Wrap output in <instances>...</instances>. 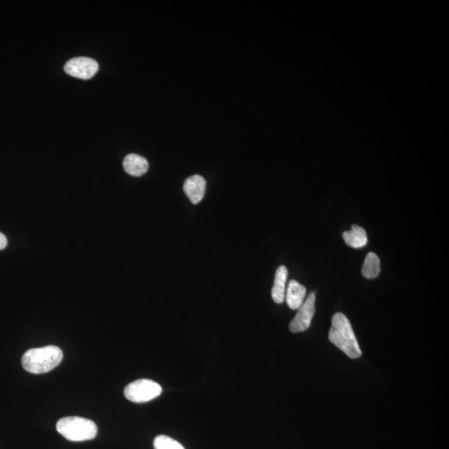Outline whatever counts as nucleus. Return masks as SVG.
I'll return each instance as SVG.
<instances>
[{
  "mask_svg": "<svg viewBox=\"0 0 449 449\" xmlns=\"http://www.w3.org/2000/svg\"><path fill=\"white\" fill-rule=\"evenodd\" d=\"M306 289L302 284L291 280L286 291V302L291 310H298L306 298Z\"/></svg>",
  "mask_w": 449,
  "mask_h": 449,
  "instance_id": "8",
  "label": "nucleus"
},
{
  "mask_svg": "<svg viewBox=\"0 0 449 449\" xmlns=\"http://www.w3.org/2000/svg\"><path fill=\"white\" fill-rule=\"evenodd\" d=\"M207 182L202 176L194 175L184 182L183 190L191 203L198 204L205 196Z\"/></svg>",
  "mask_w": 449,
  "mask_h": 449,
  "instance_id": "7",
  "label": "nucleus"
},
{
  "mask_svg": "<svg viewBox=\"0 0 449 449\" xmlns=\"http://www.w3.org/2000/svg\"><path fill=\"white\" fill-rule=\"evenodd\" d=\"M56 428L64 438L73 442L94 439L98 434V427L94 421L81 417H65L59 419Z\"/></svg>",
  "mask_w": 449,
  "mask_h": 449,
  "instance_id": "3",
  "label": "nucleus"
},
{
  "mask_svg": "<svg viewBox=\"0 0 449 449\" xmlns=\"http://www.w3.org/2000/svg\"><path fill=\"white\" fill-rule=\"evenodd\" d=\"M124 170L134 176H141L146 174L149 167L147 160L138 154H129L123 160Z\"/></svg>",
  "mask_w": 449,
  "mask_h": 449,
  "instance_id": "9",
  "label": "nucleus"
},
{
  "mask_svg": "<svg viewBox=\"0 0 449 449\" xmlns=\"http://www.w3.org/2000/svg\"><path fill=\"white\" fill-rule=\"evenodd\" d=\"M98 70V63L94 59L86 57L72 59L64 66V71L72 77L88 80Z\"/></svg>",
  "mask_w": 449,
  "mask_h": 449,
  "instance_id": "5",
  "label": "nucleus"
},
{
  "mask_svg": "<svg viewBox=\"0 0 449 449\" xmlns=\"http://www.w3.org/2000/svg\"><path fill=\"white\" fill-rule=\"evenodd\" d=\"M343 238L348 247L359 249L368 243L366 231L362 227L353 224L351 231H344Z\"/></svg>",
  "mask_w": 449,
  "mask_h": 449,
  "instance_id": "11",
  "label": "nucleus"
},
{
  "mask_svg": "<svg viewBox=\"0 0 449 449\" xmlns=\"http://www.w3.org/2000/svg\"><path fill=\"white\" fill-rule=\"evenodd\" d=\"M63 352L57 346L31 348L23 355V368L31 374H44L53 370L63 359Z\"/></svg>",
  "mask_w": 449,
  "mask_h": 449,
  "instance_id": "2",
  "label": "nucleus"
},
{
  "mask_svg": "<svg viewBox=\"0 0 449 449\" xmlns=\"http://www.w3.org/2000/svg\"><path fill=\"white\" fill-rule=\"evenodd\" d=\"M287 276L288 270L286 267L280 266L276 270L274 286L271 291L272 299L275 303L282 304L284 302Z\"/></svg>",
  "mask_w": 449,
  "mask_h": 449,
  "instance_id": "10",
  "label": "nucleus"
},
{
  "mask_svg": "<svg viewBox=\"0 0 449 449\" xmlns=\"http://www.w3.org/2000/svg\"><path fill=\"white\" fill-rule=\"evenodd\" d=\"M154 449H185L181 443L170 437L159 435L154 442Z\"/></svg>",
  "mask_w": 449,
  "mask_h": 449,
  "instance_id": "13",
  "label": "nucleus"
},
{
  "mask_svg": "<svg viewBox=\"0 0 449 449\" xmlns=\"http://www.w3.org/2000/svg\"><path fill=\"white\" fill-rule=\"evenodd\" d=\"M380 260L374 252L366 255L362 267V274L367 279H375L379 275Z\"/></svg>",
  "mask_w": 449,
  "mask_h": 449,
  "instance_id": "12",
  "label": "nucleus"
},
{
  "mask_svg": "<svg viewBox=\"0 0 449 449\" xmlns=\"http://www.w3.org/2000/svg\"><path fill=\"white\" fill-rule=\"evenodd\" d=\"M8 240L6 236L0 232V251L5 249L7 247Z\"/></svg>",
  "mask_w": 449,
  "mask_h": 449,
  "instance_id": "14",
  "label": "nucleus"
},
{
  "mask_svg": "<svg viewBox=\"0 0 449 449\" xmlns=\"http://www.w3.org/2000/svg\"><path fill=\"white\" fill-rule=\"evenodd\" d=\"M160 384L151 379H142L134 381L124 390V395L134 403H145L162 394Z\"/></svg>",
  "mask_w": 449,
  "mask_h": 449,
  "instance_id": "4",
  "label": "nucleus"
},
{
  "mask_svg": "<svg viewBox=\"0 0 449 449\" xmlns=\"http://www.w3.org/2000/svg\"><path fill=\"white\" fill-rule=\"evenodd\" d=\"M315 294L312 292L298 309L297 314L290 323V331L293 333L303 332L311 326L315 311Z\"/></svg>",
  "mask_w": 449,
  "mask_h": 449,
  "instance_id": "6",
  "label": "nucleus"
},
{
  "mask_svg": "<svg viewBox=\"0 0 449 449\" xmlns=\"http://www.w3.org/2000/svg\"><path fill=\"white\" fill-rule=\"evenodd\" d=\"M328 340L351 359H358L362 355L350 320L342 313L333 316Z\"/></svg>",
  "mask_w": 449,
  "mask_h": 449,
  "instance_id": "1",
  "label": "nucleus"
}]
</instances>
